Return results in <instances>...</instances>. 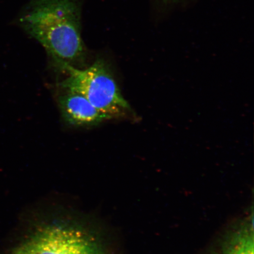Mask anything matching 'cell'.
<instances>
[{
  "label": "cell",
  "mask_w": 254,
  "mask_h": 254,
  "mask_svg": "<svg viewBox=\"0 0 254 254\" xmlns=\"http://www.w3.org/2000/svg\"><path fill=\"white\" fill-rule=\"evenodd\" d=\"M25 32L41 44L54 64L79 68L86 59L80 5L75 0H33L20 18Z\"/></svg>",
  "instance_id": "1"
},
{
  "label": "cell",
  "mask_w": 254,
  "mask_h": 254,
  "mask_svg": "<svg viewBox=\"0 0 254 254\" xmlns=\"http://www.w3.org/2000/svg\"><path fill=\"white\" fill-rule=\"evenodd\" d=\"M66 77L60 82L62 90L77 92L110 120L132 118L134 113L121 92L109 65L98 59L87 68H77L63 63L54 64Z\"/></svg>",
  "instance_id": "2"
},
{
  "label": "cell",
  "mask_w": 254,
  "mask_h": 254,
  "mask_svg": "<svg viewBox=\"0 0 254 254\" xmlns=\"http://www.w3.org/2000/svg\"><path fill=\"white\" fill-rule=\"evenodd\" d=\"M20 248L31 254H105L102 246L90 235L62 226L41 228Z\"/></svg>",
  "instance_id": "3"
},
{
  "label": "cell",
  "mask_w": 254,
  "mask_h": 254,
  "mask_svg": "<svg viewBox=\"0 0 254 254\" xmlns=\"http://www.w3.org/2000/svg\"><path fill=\"white\" fill-rule=\"evenodd\" d=\"M58 97V105L66 125L76 128H85L100 125L110 120L95 108L84 95L77 92L62 90Z\"/></svg>",
  "instance_id": "4"
},
{
  "label": "cell",
  "mask_w": 254,
  "mask_h": 254,
  "mask_svg": "<svg viewBox=\"0 0 254 254\" xmlns=\"http://www.w3.org/2000/svg\"><path fill=\"white\" fill-rule=\"evenodd\" d=\"M253 225L238 230L228 240L223 254H254Z\"/></svg>",
  "instance_id": "5"
},
{
  "label": "cell",
  "mask_w": 254,
  "mask_h": 254,
  "mask_svg": "<svg viewBox=\"0 0 254 254\" xmlns=\"http://www.w3.org/2000/svg\"><path fill=\"white\" fill-rule=\"evenodd\" d=\"M14 254H29V253L24 252V250L21 249L19 247L18 249L15 251Z\"/></svg>",
  "instance_id": "6"
},
{
  "label": "cell",
  "mask_w": 254,
  "mask_h": 254,
  "mask_svg": "<svg viewBox=\"0 0 254 254\" xmlns=\"http://www.w3.org/2000/svg\"><path fill=\"white\" fill-rule=\"evenodd\" d=\"M164 1L176 2L180 1V0H163Z\"/></svg>",
  "instance_id": "7"
}]
</instances>
